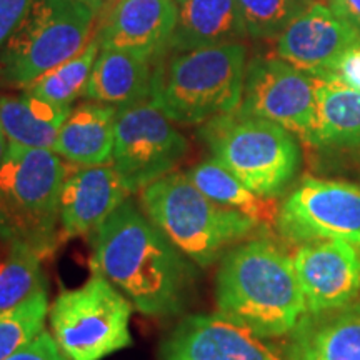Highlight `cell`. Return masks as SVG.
I'll list each match as a JSON object with an SVG mask.
<instances>
[{
	"instance_id": "30bf717a",
	"label": "cell",
	"mask_w": 360,
	"mask_h": 360,
	"mask_svg": "<svg viewBox=\"0 0 360 360\" xmlns=\"http://www.w3.org/2000/svg\"><path fill=\"white\" fill-rule=\"evenodd\" d=\"M276 227L294 244L340 240L360 249V187L305 177L283 200Z\"/></svg>"
},
{
	"instance_id": "9c48e42d",
	"label": "cell",
	"mask_w": 360,
	"mask_h": 360,
	"mask_svg": "<svg viewBox=\"0 0 360 360\" xmlns=\"http://www.w3.org/2000/svg\"><path fill=\"white\" fill-rule=\"evenodd\" d=\"M187 150V139L150 98L117 112L110 160L129 193L174 172Z\"/></svg>"
},
{
	"instance_id": "7c38bea8",
	"label": "cell",
	"mask_w": 360,
	"mask_h": 360,
	"mask_svg": "<svg viewBox=\"0 0 360 360\" xmlns=\"http://www.w3.org/2000/svg\"><path fill=\"white\" fill-rule=\"evenodd\" d=\"M292 260L307 314L345 307L360 294V249L347 242L300 244Z\"/></svg>"
},
{
	"instance_id": "ba28073f",
	"label": "cell",
	"mask_w": 360,
	"mask_h": 360,
	"mask_svg": "<svg viewBox=\"0 0 360 360\" xmlns=\"http://www.w3.org/2000/svg\"><path fill=\"white\" fill-rule=\"evenodd\" d=\"M130 300L96 272L62 290L49 310L51 334L69 360H102L130 347Z\"/></svg>"
},
{
	"instance_id": "6da1fadb",
	"label": "cell",
	"mask_w": 360,
	"mask_h": 360,
	"mask_svg": "<svg viewBox=\"0 0 360 360\" xmlns=\"http://www.w3.org/2000/svg\"><path fill=\"white\" fill-rule=\"evenodd\" d=\"M90 265L148 317L182 312L197 278L192 260L130 199L92 233Z\"/></svg>"
},
{
	"instance_id": "4316f807",
	"label": "cell",
	"mask_w": 360,
	"mask_h": 360,
	"mask_svg": "<svg viewBox=\"0 0 360 360\" xmlns=\"http://www.w3.org/2000/svg\"><path fill=\"white\" fill-rule=\"evenodd\" d=\"M247 35L277 39L304 7L302 0H237Z\"/></svg>"
},
{
	"instance_id": "ac0fdd59",
	"label": "cell",
	"mask_w": 360,
	"mask_h": 360,
	"mask_svg": "<svg viewBox=\"0 0 360 360\" xmlns=\"http://www.w3.org/2000/svg\"><path fill=\"white\" fill-rule=\"evenodd\" d=\"M159 58L130 51L101 49L85 85V101L109 103L117 109L150 98L152 75Z\"/></svg>"
},
{
	"instance_id": "4fadbf2b",
	"label": "cell",
	"mask_w": 360,
	"mask_h": 360,
	"mask_svg": "<svg viewBox=\"0 0 360 360\" xmlns=\"http://www.w3.org/2000/svg\"><path fill=\"white\" fill-rule=\"evenodd\" d=\"M360 32L330 6L304 4L277 37V57L305 74L323 77L337 64Z\"/></svg>"
},
{
	"instance_id": "7402d4cb",
	"label": "cell",
	"mask_w": 360,
	"mask_h": 360,
	"mask_svg": "<svg viewBox=\"0 0 360 360\" xmlns=\"http://www.w3.org/2000/svg\"><path fill=\"white\" fill-rule=\"evenodd\" d=\"M72 107L40 101L27 96L0 97V125L8 143L24 147L53 148L58 130L67 120Z\"/></svg>"
},
{
	"instance_id": "44dd1931",
	"label": "cell",
	"mask_w": 360,
	"mask_h": 360,
	"mask_svg": "<svg viewBox=\"0 0 360 360\" xmlns=\"http://www.w3.org/2000/svg\"><path fill=\"white\" fill-rule=\"evenodd\" d=\"M315 134L312 146L360 147V90L335 79L315 77Z\"/></svg>"
},
{
	"instance_id": "8992f818",
	"label": "cell",
	"mask_w": 360,
	"mask_h": 360,
	"mask_svg": "<svg viewBox=\"0 0 360 360\" xmlns=\"http://www.w3.org/2000/svg\"><path fill=\"white\" fill-rule=\"evenodd\" d=\"M98 12L90 0H32L0 49V89L24 90L82 52L96 35Z\"/></svg>"
},
{
	"instance_id": "8fae6325",
	"label": "cell",
	"mask_w": 360,
	"mask_h": 360,
	"mask_svg": "<svg viewBox=\"0 0 360 360\" xmlns=\"http://www.w3.org/2000/svg\"><path fill=\"white\" fill-rule=\"evenodd\" d=\"M238 110L282 125L312 146L315 134V77L278 57H257L247 65Z\"/></svg>"
},
{
	"instance_id": "f546056e",
	"label": "cell",
	"mask_w": 360,
	"mask_h": 360,
	"mask_svg": "<svg viewBox=\"0 0 360 360\" xmlns=\"http://www.w3.org/2000/svg\"><path fill=\"white\" fill-rule=\"evenodd\" d=\"M30 2L32 0H0V49L24 19Z\"/></svg>"
},
{
	"instance_id": "7a4b0ae2",
	"label": "cell",
	"mask_w": 360,
	"mask_h": 360,
	"mask_svg": "<svg viewBox=\"0 0 360 360\" xmlns=\"http://www.w3.org/2000/svg\"><path fill=\"white\" fill-rule=\"evenodd\" d=\"M215 283L219 314L262 339L289 335L307 314L294 260L269 238L229 250Z\"/></svg>"
},
{
	"instance_id": "9a60e30c",
	"label": "cell",
	"mask_w": 360,
	"mask_h": 360,
	"mask_svg": "<svg viewBox=\"0 0 360 360\" xmlns=\"http://www.w3.org/2000/svg\"><path fill=\"white\" fill-rule=\"evenodd\" d=\"M175 19V0H109L96 35L101 49L160 58L169 52Z\"/></svg>"
},
{
	"instance_id": "52a82bcc",
	"label": "cell",
	"mask_w": 360,
	"mask_h": 360,
	"mask_svg": "<svg viewBox=\"0 0 360 360\" xmlns=\"http://www.w3.org/2000/svg\"><path fill=\"white\" fill-rule=\"evenodd\" d=\"M199 135L214 159L265 199L285 192L299 170L295 135L262 117L236 110L205 122Z\"/></svg>"
},
{
	"instance_id": "ffe728a7",
	"label": "cell",
	"mask_w": 360,
	"mask_h": 360,
	"mask_svg": "<svg viewBox=\"0 0 360 360\" xmlns=\"http://www.w3.org/2000/svg\"><path fill=\"white\" fill-rule=\"evenodd\" d=\"M119 109L87 101L70 110L52 150L74 165H101L112 159Z\"/></svg>"
},
{
	"instance_id": "83f0119b",
	"label": "cell",
	"mask_w": 360,
	"mask_h": 360,
	"mask_svg": "<svg viewBox=\"0 0 360 360\" xmlns=\"http://www.w3.org/2000/svg\"><path fill=\"white\" fill-rule=\"evenodd\" d=\"M6 360H69L62 352L58 344L49 330L40 332L37 337L27 342L24 347L13 352Z\"/></svg>"
},
{
	"instance_id": "d6a6232c",
	"label": "cell",
	"mask_w": 360,
	"mask_h": 360,
	"mask_svg": "<svg viewBox=\"0 0 360 360\" xmlns=\"http://www.w3.org/2000/svg\"><path fill=\"white\" fill-rule=\"evenodd\" d=\"M90 2L94 4V6H96L98 11H102V7H103V0H90Z\"/></svg>"
},
{
	"instance_id": "277c9868",
	"label": "cell",
	"mask_w": 360,
	"mask_h": 360,
	"mask_svg": "<svg viewBox=\"0 0 360 360\" xmlns=\"http://www.w3.org/2000/svg\"><path fill=\"white\" fill-rule=\"evenodd\" d=\"M70 169L51 148L8 143L0 164V237L51 255L60 244V192Z\"/></svg>"
},
{
	"instance_id": "4dcf8cb0",
	"label": "cell",
	"mask_w": 360,
	"mask_h": 360,
	"mask_svg": "<svg viewBox=\"0 0 360 360\" xmlns=\"http://www.w3.org/2000/svg\"><path fill=\"white\" fill-rule=\"evenodd\" d=\"M330 7L360 32V0H332Z\"/></svg>"
},
{
	"instance_id": "d4e9b609",
	"label": "cell",
	"mask_w": 360,
	"mask_h": 360,
	"mask_svg": "<svg viewBox=\"0 0 360 360\" xmlns=\"http://www.w3.org/2000/svg\"><path fill=\"white\" fill-rule=\"evenodd\" d=\"M8 244L7 257L0 262V314L17 307L40 290H47L39 252L22 240Z\"/></svg>"
},
{
	"instance_id": "e0dca14e",
	"label": "cell",
	"mask_w": 360,
	"mask_h": 360,
	"mask_svg": "<svg viewBox=\"0 0 360 360\" xmlns=\"http://www.w3.org/2000/svg\"><path fill=\"white\" fill-rule=\"evenodd\" d=\"M281 355L282 360H360V304L305 314Z\"/></svg>"
},
{
	"instance_id": "2e32d148",
	"label": "cell",
	"mask_w": 360,
	"mask_h": 360,
	"mask_svg": "<svg viewBox=\"0 0 360 360\" xmlns=\"http://www.w3.org/2000/svg\"><path fill=\"white\" fill-rule=\"evenodd\" d=\"M127 197L114 165L72 164L60 192V242L96 232Z\"/></svg>"
},
{
	"instance_id": "d6986e66",
	"label": "cell",
	"mask_w": 360,
	"mask_h": 360,
	"mask_svg": "<svg viewBox=\"0 0 360 360\" xmlns=\"http://www.w3.org/2000/svg\"><path fill=\"white\" fill-rule=\"evenodd\" d=\"M177 19L169 52L240 42L247 30L237 0H175Z\"/></svg>"
},
{
	"instance_id": "5bb4252c",
	"label": "cell",
	"mask_w": 360,
	"mask_h": 360,
	"mask_svg": "<svg viewBox=\"0 0 360 360\" xmlns=\"http://www.w3.org/2000/svg\"><path fill=\"white\" fill-rule=\"evenodd\" d=\"M162 360H282L262 337L222 314L191 315L170 332Z\"/></svg>"
},
{
	"instance_id": "cb8c5ba5",
	"label": "cell",
	"mask_w": 360,
	"mask_h": 360,
	"mask_svg": "<svg viewBox=\"0 0 360 360\" xmlns=\"http://www.w3.org/2000/svg\"><path fill=\"white\" fill-rule=\"evenodd\" d=\"M98 51H101V44H98L97 35H94L82 52L65 60L64 64L53 67L52 70L45 72L29 87L24 89V94L56 103V105L70 107L75 98L82 97Z\"/></svg>"
},
{
	"instance_id": "5b68a950",
	"label": "cell",
	"mask_w": 360,
	"mask_h": 360,
	"mask_svg": "<svg viewBox=\"0 0 360 360\" xmlns=\"http://www.w3.org/2000/svg\"><path fill=\"white\" fill-rule=\"evenodd\" d=\"M147 217L193 264H214L227 247L264 229L247 215L215 204L184 172H170L142 191Z\"/></svg>"
},
{
	"instance_id": "603a6c76",
	"label": "cell",
	"mask_w": 360,
	"mask_h": 360,
	"mask_svg": "<svg viewBox=\"0 0 360 360\" xmlns=\"http://www.w3.org/2000/svg\"><path fill=\"white\" fill-rule=\"evenodd\" d=\"M187 177L215 204L247 215L264 229L276 225L278 214L276 200L265 199L252 192L217 159L200 162L188 170Z\"/></svg>"
},
{
	"instance_id": "484cf974",
	"label": "cell",
	"mask_w": 360,
	"mask_h": 360,
	"mask_svg": "<svg viewBox=\"0 0 360 360\" xmlns=\"http://www.w3.org/2000/svg\"><path fill=\"white\" fill-rule=\"evenodd\" d=\"M49 310L47 290H40L17 307L0 314V360L11 357L44 330Z\"/></svg>"
},
{
	"instance_id": "3957f363",
	"label": "cell",
	"mask_w": 360,
	"mask_h": 360,
	"mask_svg": "<svg viewBox=\"0 0 360 360\" xmlns=\"http://www.w3.org/2000/svg\"><path fill=\"white\" fill-rule=\"evenodd\" d=\"M245 70L242 42L167 52L155 62L150 101L175 124H205L238 110Z\"/></svg>"
},
{
	"instance_id": "f1b7e54d",
	"label": "cell",
	"mask_w": 360,
	"mask_h": 360,
	"mask_svg": "<svg viewBox=\"0 0 360 360\" xmlns=\"http://www.w3.org/2000/svg\"><path fill=\"white\" fill-rule=\"evenodd\" d=\"M323 77L335 79L349 87L360 90V37L349 49H345L337 64Z\"/></svg>"
},
{
	"instance_id": "1f68e13d",
	"label": "cell",
	"mask_w": 360,
	"mask_h": 360,
	"mask_svg": "<svg viewBox=\"0 0 360 360\" xmlns=\"http://www.w3.org/2000/svg\"><path fill=\"white\" fill-rule=\"evenodd\" d=\"M7 148H8V141L6 137V132H4L2 125H0V164H2L4 157L7 154Z\"/></svg>"
}]
</instances>
